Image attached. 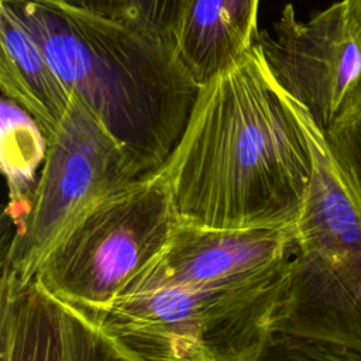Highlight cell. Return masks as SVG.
<instances>
[{
  "mask_svg": "<svg viewBox=\"0 0 361 361\" xmlns=\"http://www.w3.org/2000/svg\"><path fill=\"white\" fill-rule=\"evenodd\" d=\"M44 145L30 206L3 257V274L20 283L34 279L48 252L89 210L141 178L123 145L73 93Z\"/></svg>",
  "mask_w": 361,
  "mask_h": 361,
  "instance_id": "5b68a950",
  "label": "cell"
},
{
  "mask_svg": "<svg viewBox=\"0 0 361 361\" xmlns=\"http://www.w3.org/2000/svg\"><path fill=\"white\" fill-rule=\"evenodd\" d=\"M329 148L361 202V80L324 130Z\"/></svg>",
  "mask_w": 361,
  "mask_h": 361,
  "instance_id": "7c38bea8",
  "label": "cell"
},
{
  "mask_svg": "<svg viewBox=\"0 0 361 361\" xmlns=\"http://www.w3.org/2000/svg\"><path fill=\"white\" fill-rule=\"evenodd\" d=\"M272 333L361 355V241L327 255L296 250Z\"/></svg>",
  "mask_w": 361,
  "mask_h": 361,
  "instance_id": "52a82bcc",
  "label": "cell"
},
{
  "mask_svg": "<svg viewBox=\"0 0 361 361\" xmlns=\"http://www.w3.org/2000/svg\"><path fill=\"white\" fill-rule=\"evenodd\" d=\"M94 13L175 39L186 0H72Z\"/></svg>",
  "mask_w": 361,
  "mask_h": 361,
  "instance_id": "4fadbf2b",
  "label": "cell"
},
{
  "mask_svg": "<svg viewBox=\"0 0 361 361\" xmlns=\"http://www.w3.org/2000/svg\"><path fill=\"white\" fill-rule=\"evenodd\" d=\"M65 86L128 154L137 173L158 172L185 130L200 86L175 39L72 0H0Z\"/></svg>",
  "mask_w": 361,
  "mask_h": 361,
  "instance_id": "3957f363",
  "label": "cell"
},
{
  "mask_svg": "<svg viewBox=\"0 0 361 361\" xmlns=\"http://www.w3.org/2000/svg\"><path fill=\"white\" fill-rule=\"evenodd\" d=\"M292 255L286 228L178 223L96 324L149 361H261Z\"/></svg>",
  "mask_w": 361,
  "mask_h": 361,
  "instance_id": "6da1fadb",
  "label": "cell"
},
{
  "mask_svg": "<svg viewBox=\"0 0 361 361\" xmlns=\"http://www.w3.org/2000/svg\"><path fill=\"white\" fill-rule=\"evenodd\" d=\"M259 0H186L175 45L178 56L203 86L234 66L254 47Z\"/></svg>",
  "mask_w": 361,
  "mask_h": 361,
  "instance_id": "ba28073f",
  "label": "cell"
},
{
  "mask_svg": "<svg viewBox=\"0 0 361 361\" xmlns=\"http://www.w3.org/2000/svg\"><path fill=\"white\" fill-rule=\"evenodd\" d=\"M0 86L27 113L42 141L68 113L72 93L27 30L0 7Z\"/></svg>",
  "mask_w": 361,
  "mask_h": 361,
  "instance_id": "9c48e42d",
  "label": "cell"
},
{
  "mask_svg": "<svg viewBox=\"0 0 361 361\" xmlns=\"http://www.w3.org/2000/svg\"><path fill=\"white\" fill-rule=\"evenodd\" d=\"M275 37L259 31L257 42L282 89L302 103L324 131L361 80V31L350 0H340L300 21L286 4Z\"/></svg>",
  "mask_w": 361,
  "mask_h": 361,
  "instance_id": "8992f818",
  "label": "cell"
},
{
  "mask_svg": "<svg viewBox=\"0 0 361 361\" xmlns=\"http://www.w3.org/2000/svg\"><path fill=\"white\" fill-rule=\"evenodd\" d=\"M178 223L164 172L141 176L89 210L48 252L34 281L99 323Z\"/></svg>",
  "mask_w": 361,
  "mask_h": 361,
  "instance_id": "277c9868",
  "label": "cell"
},
{
  "mask_svg": "<svg viewBox=\"0 0 361 361\" xmlns=\"http://www.w3.org/2000/svg\"><path fill=\"white\" fill-rule=\"evenodd\" d=\"M1 361H63L58 302L32 279L18 283L1 276Z\"/></svg>",
  "mask_w": 361,
  "mask_h": 361,
  "instance_id": "30bf717a",
  "label": "cell"
},
{
  "mask_svg": "<svg viewBox=\"0 0 361 361\" xmlns=\"http://www.w3.org/2000/svg\"><path fill=\"white\" fill-rule=\"evenodd\" d=\"M350 6H351V13H353L354 21L361 31V0H350Z\"/></svg>",
  "mask_w": 361,
  "mask_h": 361,
  "instance_id": "9a60e30c",
  "label": "cell"
},
{
  "mask_svg": "<svg viewBox=\"0 0 361 361\" xmlns=\"http://www.w3.org/2000/svg\"><path fill=\"white\" fill-rule=\"evenodd\" d=\"M58 302V300H56ZM63 361H149L106 334L76 309L58 302Z\"/></svg>",
  "mask_w": 361,
  "mask_h": 361,
  "instance_id": "8fae6325",
  "label": "cell"
},
{
  "mask_svg": "<svg viewBox=\"0 0 361 361\" xmlns=\"http://www.w3.org/2000/svg\"><path fill=\"white\" fill-rule=\"evenodd\" d=\"M310 169L305 134L257 41L200 86L161 168L178 221L212 230L295 227Z\"/></svg>",
  "mask_w": 361,
  "mask_h": 361,
  "instance_id": "7a4b0ae2",
  "label": "cell"
},
{
  "mask_svg": "<svg viewBox=\"0 0 361 361\" xmlns=\"http://www.w3.org/2000/svg\"><path fill=\"white\" fill-rule=\"evenodd\" d=\"M261 361H361V355L336 345L274 333Z\"/></svg>",
  "mask_w": 361,
  "mask_h": 361,
  "instance_id": "5bb4252c",
  "label": "cell"
}]
</instances>
